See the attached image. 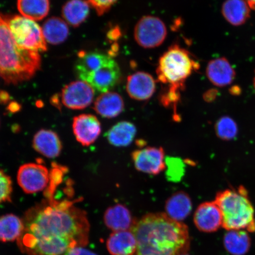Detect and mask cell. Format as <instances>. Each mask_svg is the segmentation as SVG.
<instances>
[{"label":"cell","instance_id":"1","mask_svg":"<svg viewBox=\"0 0 255 255\" xmlns=\"http://www.w3.org/2000/svg\"><path fill=\"white\" fill-rule=\"evenodd\" d=\"M82 199H44L28 209L17 241L26 255H72L89 242L90 223L85 210L75 206Z\"/></svg>","mask_w":255,"mask_h":255},{"label":"cell","instance_id":"6","mask_svg":"<svg viewBox=\"0 0 255 255\" xmlns=\"http://www.w3.org/2000/svg\"><path fill=\"white\" fill-rule=\"evenodd\" d=\"M7 22L12 37L22 49L38 53L47 50L42 28L36 22L20 15L7 18Z\"/></svg>","mask_w":255,"mask_h":255},{"label":"cell","instance_id":"30","mask_svg":"<svg viewBox=\"0 0 255 255\" xmlns=\"http://www.w3.org/2000/svg\"><path fill=\"white\" fill-rule=\"evenodd\" d=\"M215 130L219 138L225 141H231L237 136L238 127L237 123L231 117H223L217 121Z\"/></svg>","mask_w":255,"mask_h":255},{"label":"cell","instance_id":"35","mask_svg":"<svg viewBox=\"0 0 255 255\" xmlns=\"http://www.w3.org/2000/svg\"><path fill=\"white\" fill-rule=\"evenodd\" d=\"M217 95H218V91L215 89H211V90L207 91L204 95V99L207 102H211L215 100Z\"/></svg>","mask_w":255,"mask_h":255},{"label":"cell","instance_id":"22","mask_svg":"<svg viewBox=\"0 0 255 255\" xmlns=\"http://www.w3.org/2000/svg\"><path fill=\"white\" fill-rule=\"evenodd\" d=\"M165 212L169 218L178 222L186 219L192 210L190 197L183 191H179L172 195L165 203Z\"/></svg>","mask_w":255,"mask_h":255},{"label":"cell","instance_id":"13","mask_svg":"<svg viewBox=\"0 0 255 255\" xmlns=\"http://www.w3.org/2000/svg\"><path fill=\"white\" fill-rule=\"evenodd\" d=\"M194 223L200 232L213 233L223 226V216L221 209L213 202L201 204L194 215Z\"/></svg>","mask_w":255,"mask_h":255},{"label":"cell","instance_id":"24","mask_svg":"<svg viewBox=\"0 0 255 255\" xmlns=\"http://www.w3.org/2000/svg\"><path fill=\"white\" fill-rule=\"evenodd\" d=\"M136 132L133 124L122 121L116 124L106 133L111 144L116 146H127L133 141Z\"/></svg>","mask_w":255,"mask_h":255},{"label":"cell","instance_id":"11","mask_svg":"<svg viewBox=\"0 0 255 255\" xmlns=\"http://www.w3.org/2000/svg\"><path fill=\"white\" fill-rule=\"evenodd\" d=\"M132 158L136 170L142 173L157 175L166 168L164 151L161 147L136 149L132 153Z\"/></svg>","mask_w":255,"mask_h":255},{"label":"cell","instance_id":"29","mask_svg":"<svg viewBox=\"0 0 255 255\" xmlns=\"http://www.w3.org/2000/svg\"><path fill=\"white\" fill-rule=\"evenodd\" d=\"M68 171V167L53 162L50 171L49 182L44 191V199L50 200L55 197L57 190L63 182L64 178Z\"/></svg>","mask_w":255,"mask_h":255},{"label":"cell","instance_id":"2","mask_svg":"<svg viewBox=\"0 0 255 255\" xmlns=\"http://www.w3.org/2000/svg\"><path fill=\"white\" fill-rule=\"evenodd\" d=\"M130 231L137 241L135 255H183L189 251L187 226L165 213H149L136 221Z\"/></svg>","mask_w":255,"mask_h":255},{"label":"cell","instance_id":"12","mask_svg":"<svg viewBox=\"0 0 255 255\" xmlns=\"http://www.w3.org/2000/svg\"><path fill=\"white\" fill-rule=\"evenodd\" d=\"M72 128L76 140L85 146L91 145L97 141L101 132L100 121L91 114H81L75 117Z\"/></svg>","mask_w":255,"mask_h":255},{"label":"cell","instance_id":"38","mask_svg":"<svg viewBox=\"0 0 255 255\" xmlns=\"http://www.w3.org/2000/svg\"><path fill=\"white\" fill-rule=\"evenodd\" d=\"M21 109L20 105L18 103H12L8 105L7 110L11 113H15Z\"/></svg>","mask_w":255,"mask_h":255},{"label":"cell","instance_id":"34","mask_svg":"<svg viewBox=\"0 0 255 255\" xmlns=\"http://www.w3.org/2000/svg\"><path fill=\"white\" fill-rule=\"evenodd\" d=\"M93 7L98 15H103L109 11L119 0H86Z\"/></svg>","mask_w":255,"mask_h":255},{"label":"cell","instance_id":"10","mask_svg":"<svg viewBox=\"0 0 255 255\" xmlns=\"http://www.w3.org/2000/svg\"><path fill=\"white\" fill-rule=\"evenodd\" d=\"M121 78L119 64L113 59L106 65L85 76L82 81L87 82L94 90L103 94L116 87Z\"/></svg>","mask_w":255,"mask_h":255},{"label":"cell","instance_id":"42","mask_svg":"<svg viewBox=\"0 0 255 255\" xmlns=\"http://www.w3.org/2000/svg\"><path fill=\"white\" fill-rule=\"evenodd\" d=\"M188 255L187 254H184V255Z\"/></svg>","mask_w":255,"mask_h":255},{"label":"cell","instance_id":"26","mask_svg":"<svg viewBox=\"0 0 255 255\" xmlns=\"http://www.w3.org/2000/svg\"><path fill=\"white\" fill-rule=\"evenodd\" d=\"M24 229L23 219L14 214L0 217V242L17 241Z\"/></svg>","mask_w":255,"mask_h":255},{"label":"cell","instance_id":"20","mask_svg":"<svg viewBox=\"0 0 255 255\" xmlns=\"http://www.w3.org/2000/svg\"><path fill=\"white\" fill-rule=\"evenodd\" d=\"M124 110V102L121 96L114 92L102 94L95 102L94 110L101 117L113 119Z\"/></svg>","mask_w":255,"mask_h":255},{"label":"cell","instance_id":"25","mask_svg":"<svg viewBox=\"0 0 255 255\" xmlns=\"http://www.w3.org/2000/svg\"><path fill=\"white\" fill-rule=\"evenodd\" d=\"M42 31L47 42L55 45L63 43L69 33V27L66 22L56 17L50 18L44 22Z\"/></svg>","mask_w":255,"mask_h":255},{"label":"cell","instance_id":"14","mask_svg":"<svg viewBox=\"0 0 255 255\" xmlns=\"http://www.w3.org/2000/svg\"><path fill=\"white\" fill-rule=\"evenodd\" d=\"M126 89L127 93L133 100L146 101L155 93V80L148 73L136 72L128 77Z\"/></svg>","mask_w":255,"mask_h":255},{"label":"cell","instance_id":"4","mask_svg":"<svg viewBox=\"0 0 255 255\" xmlns=\"http://www.w3.org/2000/svg\"><path fill=\"white\" fill-rule=\"evenodd\" d=\"M215 202L223 216L222 227L226 231L247 229L255 232V210L243 186L238 189H227L216 194Z\"/></svg>","mask_w":255,"mask_h":255},{"label":"cell","instance_id":"33","mask_svg":"<svg viewBox=\"0 0 255 255\" xmlns=\"http://www.w3.org/2000/svg\"><path fill=\"white\" fill-rule=\"evenodd\" d=\"M12 193V183L10 177L0 169V205L10 202Z\"/></svg>","mask_w":255,"mask_h":255},{"label":"cell","instance_id":"19","mask_svg":"<svg viewBox=\"0 0 255 255\" xmlns=\"http://www.w3.org/2000/svg\"><path fill=\"white\" fill-rule=\"evenodd\" d=\"M112 59L113 57L103 53L81 51L78 53V59L75 64L76 76L82 81L85 76L103 66Z\"/></svg>","mask_w":255,"mask_h":255},{"label":"cell","instance_id":"16","mask_svg":"<svg viewBox=\"0 0 255 255\" xmlns=\"http://www.w3.org/2000/svg\"><path fill=\"white\" fill-rule=\"evenodd\" d=\"M33 146L37 152L49 158L59 157L62 150L59 135L49 129H41L34 135Z\"/></svg>","mask_w":255,"mask_h":255},{"label":"cell","instance_id":"31","mask_svg":"<svg viewBox=\"0 0 255 255\" xmlns=\"http://www.w3.org/2000/svg\"><path fill=\"white\" fill-rule=\"evenodd\" d=\"M185 85H172L161 95L160 101L165 107L176 108L180 100V92L184 90Z\"/></svg>","mask_w":255,"mask_h":255},{"label":"cell","instance_id":"17","mask_svg":"<svg viewBox=\"0 0 255 255\" xmlns=\"http://www.w3.org/2000/svg\"><path fill=\"white\" fill-rule=\"evenodd\" d=\"M104 223L113 232L131 230L136 220L128 209L121 204L111 206L105 212Z\"/></svg>","mask_w":255,"mask_h":255},{"label":"cell","instance_id":"23","mask_svg":"<svg viewBox=\"0 0 255 255\" xmlns=\"http://www.w3.org/2000/svg\"><path fill=\"white\" fill-rule=\"evenodd\" d=\"M90 7L84 0H69L63 6L62 14L65 21L73 27H78L87 20Z\"/></svg>","mask_w":255,"mask_h":255},{"label":"cell","instance_id":"36","mask_svg":"<svg viewBox=\"0 0 255 255\" xmlns=\"http://www.w3.org/2000/svg\"><path fill=\"white\" fill-rule=\"evenodd\" d=\"M72 255H97L91 251L84 248H79L73 252Z\"/></svg>","mask_w":255,"mask_h":255},{"label":"cell","instance_id":"7","mask_svg":"<svg viewBox=\"0 0 255 255\" xmlns=\"http://www.w3.org/2000/svg\"><path fill=\"white\" fill-rule=\"evenodd\" d=\"M167 35V27L160 18L153 15L143 16L137 22L133 31L139 46L153 49L163 43Z\"/></svg>","mask_w":255,"mask_h":255},{"label":"cell","instance_id":"28","mask_svg":"<svg viewBox=\"0 0 255 255\" xmlns=\"http://www.w3.org/2000/svg\"><path fill=\"white\" fill-rule=\"evenodd\" d=\"M223 243L226 250L232 255H244L251 246L250 236L243 230L229 231L225 235Z\"/></svg>","mask_w":255,"mask_h":255},{"label":"cell","instance_id":"5","mask_svg":"<svg viewBox=\"0 0 255 255\" xmlns=\"http://www.w3.org/2000/svg\"><path fill=\"white\" fill-rule=\"evenodd\" d=\"M199 68V62L189 51L174 44L159 58L156 72L158 81L162 84L185 85L186 79Z\"/></svg>","mask_w":255,"mask_h":255},{"label":"cell","instance_id":"3","mask_svg":"<svg viewBox=\"0 0 255 255\" xmlns=\"http://www.w3.org/2000/svg\"><path fill=\"white\" fill-rule=\"evenodd\" d=\"M40 66L39 53L18 46L7 18L0 14V76L7 84L17 85L33 78Z\"/></svg>","mask_w":255,"mask_h":255},{"label":"cell","instance_id":"37","mask_svg":"<svg viewBox=\"0 0 255 255\" xmlns=\"http://www.w3.org/2000/svg\"><path fill=\"white\" fill-rule=\"evenodd\" d=\"M9 95L5 91H0V103L4 104L7 103L9 101Z\"/></svg>","mask_w":255,"mask_h":255},{"label":"cell","instance_id":"41","mask_svg":"<svg viewBox=\"0 0 255 255\" xmlns=\"http://www.w3.org/2000/svg\"><path fill=\"white\" fill-rule=\"evenodd\" d=\"M254 88L255 89V76H254Z\"/></svg>","mask_w":255,"mask_h":255},{"label":"cell","instance_id":"27","mask_svg":"<svg viewBox=\"0 0 255 255\" xmlns=\"http://www.w3.org/2000/svg\"><path fill=\"white\" fill-rule=\"evenodd\" d=\"M17 8L23 17L33 21L45 18L50 10L49 0H18Z\"/></svg>","mask_w":255,"mask_h":255},{"label":"cell","instance_id":"32","mask_svg":"<svg viewBox=\"0 0 255 255\" xmlns=\"http://www.w3.org/2000/svg\"><path fill=\"white\" fill-rule=\"evenodd\" d=\"M165 165L167 167V176L172 181H180L184 173V165L180 159L167 157L165 159Z\"/></svg>","mask_w":255,"mask_h":255},{"label":"cell","instance_id":"18","mask_svg":"<svg viewBox=\"0 0 255 255\" xmlns=\"http://www.w3.org/2000/svg\"><path fill=\"white\" fill-rule=\"evenodd\" d=\"M107 248L111 255H135L137 248L135 236L130 230L114 232L108 239Z\"/></svg>","mask_w":255,"mask_h":255},{"label":"cell","instance_id":"40","mask_svg":"<svg viewBox=\"0 0 255 255\" xmlns=\"http://www.w3.org/2000/svg\"><path fill=\"white\" fill-rule=\"evenodd\" d=\"M251 9L255 10V0H246Z\"/></svg>","mask_w":255,"mask_h":255},{"label":"cell","instance_id":"15","mask_svg":"<svg viewBox=\"0 0 255 255\" xmlns=\"http://www.w3.org/2000/svg\"><path fill=\"white\" fill-rule=\"evenodd\" d=\"M206 73L207 78L218 87H225L232 84L236 78V72L226 57H218L207 64Z\"/></svg>","mask_w":255,"mask_h":255},{"label":"cell","instance_id":"39","mask_svg":"<svg viewBox=\"0 0 255 255\" xmlns=\"http://www.w3.org/2000/svg\"><path fill=\"white\" fill-rule=\"evenodd\" d=\"M231 92L232 95H239L241 94V88L239 87H233L231 88Z\"/></svg>","mask_w":255,"mask_h":255},{"label":"cell","instance_id":"9","mask_svg":"<svg viewBox=\"0 0 255 255\" xmlns=\"http://www.w3.org/2000/svg\"><path fill=\"white\" fill-rule=\"evenodd\" d=\"M94 94V89L87 82H72L62 89V104L69 109L84 110L93 102Z\"/></svg>","mask_w":255,"mask_h":255},{"label":"cell","instance_id":"8","mask_svg":"<svg viewBox=\"0 0 255 255\" xmlns=\"http://www.w3.org/2000/svg\"><path fill=\"white\" fill-rule=\"evenodd\" d=\"M50 171L39 163L22 165L17 173V182L24 192L34 194L45 190L49 182Z\"/></svg>","mask_w":255,"mask_h":255},{"label":"cell","instance_id":"21","mask_svg":"<svg viewBox=\"0 0 255 255\" xmlns=\"http://www.w3.org/2000/svg\"><path fill=\"white\" fill-rule=\"evenodd\" d=\"M251 10L246 0H226L222 7L223 17L229 24L237 27L246 23L251 17Z\"/></svg>","mask_w":255,"mask_h":255}]
</instances>
